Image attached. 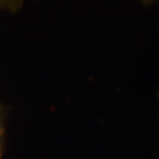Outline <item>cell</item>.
Returning a JSON list of instances; mask_svg holds the SVG:
<instances>
[{
	"instance_id": "cell-1",
	"label": "cell",
	"mask_w": 159,
	"mask_h": 159,
	"mask_svg": "<svg viewBox=\"0 0 159 159\" xmlns=\"http://www.w3.org/2000/svg\"><path fill=\"white\" fill-rule=\"evenodd\" d=\"M25 0H0V11L17 12Z\"/></svg>"
},
{
	"instance_id": "cell-2",
	"label": "cell",
	"mask_w": 159,
	"mask_h": 159,
	"mask_svg": "<svg viewBox=\"0 0 159 159\" xmlns=\"http://www.w3.org/2000/svg\"><path fill=\"white\" fill-rule=\"evenodd\" d=\"M4 134H6V110L0 105V159H3Z\"/></svg>"
},
{
	"instance_id": "cell-3",
	"label": "cell",
	"mask_w": 159,
	"mask_h": 159,
	"mask_svg": "<svg viewBox=\"0 0 159 159\" xmlns=\"http://www.w3.org/2000/svg\"><path fill=\"white\" fill-rule=\"evenodd\" d=\"M141 2L143 3V4H146V6H150V4H152V3H155L157 0H141Z\"/></svg>"
}]
</instances>
